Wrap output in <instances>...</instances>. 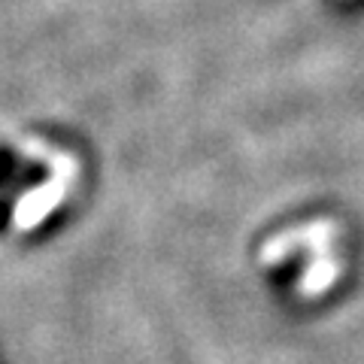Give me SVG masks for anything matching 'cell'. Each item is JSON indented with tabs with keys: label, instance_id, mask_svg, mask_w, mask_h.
Wrapping results in <instances>:
<instances>
[{
	"label": "cell",
	"instance_id": "1",
	"mask_svg": "<svg viewBox=\"0 0 364 364\" xmlns=\"http://www.w3.org/2000/svg\"><path fill=\"white\" fill-rule=\"evenodd\" d=\"M340 225L334 219H313L304 225L286 228L273 234L261 246L258 264L261 267H279L291 255H306L304 273L298 277V298L318 301L331 291L340 277H343V252H340Z\"/></svg>",
	"mask_w": 364,
	"mask_h": 364
}]
</instances>
